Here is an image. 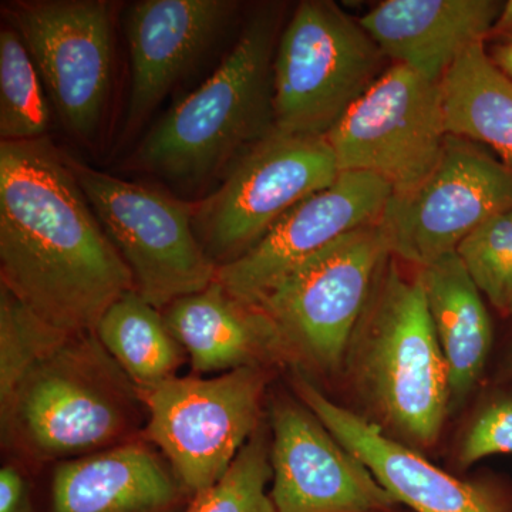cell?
Here are the masks:
<instances>
[{
  "mask_svg": "<svg viewBox=\"0 0 512 512\" xmlns=\"http://www.w3.org/2000/svg\"><path fill=\"white\" fill-rule=\"evenodd\" d=\"M0 285L55 328L94 332L133 274L47 137L0 143Z\"/></svg>",
  "mask_w": 512,
  "mask_h": 512,
  "instance_id": "6da1fadb",
  "label": "cell"
},
{
  "mask_svg": "<svg viewBox=\"0 0 512 512\" xmlns=\"http://www.w3.org/2000/svg\"><path fill=\"white\" fill-rule=\"evenodd\" d=\"M389 255L350 339L343 369L365 419L392 439L427 450L450 414L446 360L419 271Z\"/></svg>",
  "mask_w": 512,
  "mask_h": 512,
  "instance_id": "7a4b0ae2",
  "label": "cell"
},
{
  "mask_svg": "<svg viewBox=\"0 0 512 512\" xmlns=\"http://www.w3.org/2000/svg\"><path fill=\"white\" fill-rule=\"evenodd\" d=\"M140 392L96 333H77L47 353L0 407L6 450L32 467L63 463L141 439Z\"/></svg>",
  "mask_w": 512,
  "mask_h": 512,
  "instance_id": "3957f363",
  "label": "cell"
},
{
  "mask_svg": "<svg viewBox=\"0 0 512 512\" xmlns=\"http://www.w3.org/2000/svg\"><path fill=\"white\" fill-rule=\"evenodd\" d=\"M279 26V6L259 9L210 79L138 144L133 167L174 183L200 184L272 133Z\"/></svg>",
  "mask_w": 512,
  "mask_h": 512,
  "instance_id": "277c9868",
  "label": "cell"
},
{
  "mask_svg": "<svg viewBox=\"0 0 512 512\" xmlns=\"http://www.w3.org/2000/svg\"><path fill=\"white\" fill-rule=\"evenodd\" d=\"M384 60L359 19L335 2L299 3L276 46V130L326 138L382 76Z\"/></svg>",
  "mask_w": 512,
  "mask_h": 512,
  "instance_id": "5b68a950",
  "label": "cell"
},
{
  "mask_svg": "<svg viewBox=\"0 0 512 512\" xmlns=\"http://www.w3.org/2000/svg\"><path fill=\"white\" fill-rule=\"evenodd\" d=\"M390 255L379 224L353 229L296 266L258 303L292 370L342 372L350 339Z\"/></svg>",
  "mask_w": 512,
  "mask_h": 512,
  "instance_id": "8992f818",
  "label": "cell"
},
{
  "mask_svg": "<svg viewBox=\"0 0 512 512\" xmlns=\"http://www.w3.org/2000/svg\"><path fill=\"white\" fill-rule=\"evenodd\" d=\"M272 376V367H242L138 390L148 416L141 439L163 454L191 498L224 477L261 426Z\"/></svg>",
  "mask_w": 512,
  "mask_h": 512,
  "instance_id": "52a82bcc",
  "label": "cell"
},
{
  "mask_svg": "<svg viewBox=\"0 0 512 512\" xmlns=\"http://www.w3.org/2000/svg\"><path fill=\"white\" fill-rule=\"evenodd\" d=\"M66 158L144 301L164 311L215 282L218 265L192 224L195 202L103 173L67 153Z\"/></svg>",
  "mask_w": 512,
  "mask_h": 512,
  "instance_id": "ba28073f",
  "label": "cell"
},
{
  "mask_svg": "<svg viewBox=\"0 0 512 512\" xmlns=\"http://www.w3.org/2000/svg\"><path fill=\"white\" fill-rule=\"evenodd\" d=\"M339 174L326 138L293 136L275 128L235 161L218 190L195 202V234L215 264H231L282 215L330 187Z\"/></svg>",
  "mask_w": 512,
  "mask_h": 512,
  "instance_id": "9c48e42d",
  "label": "cell"
},
{
  "mask_svg": "<svg viewBox=\"0 0 512 512\" xmlns=\"http://www.w3.org/2000/svg\"><path fill=\"white\" fill-rule=\"evenodd\" d=\"M512 208V167L480 144L447 136L439 163L413 190L392 194L379 224L390 255L434 264Z\"/></svg>",
  "mask_w": 512,
  "mask_h": 512,
  "instance_id": "30bf717a",
  "label": "cell"
},
{
  "mask_svg": "<svg viewBox=\"0 0 512 512\" xmlns=\"http://www.w3.org/2000/svg\"><path fill=\"white\" fill-rule=\"evenodd\" d=\"M114 6L106 0H19L3 13L28 49L67 133H99L113 83Z\"/></svg>",
  "mask_w": 512,
  "mask_h": 512,
  "instance_id": "8fae6325",
  "label": "cell"
},
{
  "mask_svg": "<svg viewBox=\"0 0 512 512\" xmlns=\"http://www.w3.org/2000/svg\"><path fill=\"white\" fill-rule=\"evenodd\" d=\"M447 136L440 83L390 64L326 141L340 173L377 175L403 194L434 170Z\"/></svg>",
  "mask_w": 512,
  "mask_h": 512,
  "instance_id": "7c38bea8",
  "label": "cell"
},
{
  "mask_svg": "<svg viewBox=\"0 0 512 512\" xmlns=\"http://www.w3.org/2000/svg\"><path fill=\"white\" fill-rule=\"evenodd\" d=\"M276 512H393L400 505L296 397L269 407Z\"/></svg>",
  "mask_w": 512,
  "mask_h": 512,
  "instance_id": "4fadbf2b",
  "label": "cell"
},
{
  "mask_svg": "<svg viewBox=\"0 0 512 512\" xmlns=\"http://www.w3.org/2000/svg\"><path fill=\"white\" fill-rule=\"evenodd\" d=\"M393 190L377 175L345 171L279 218L265 237L231 264L218 266L228 293L258 305L289 272L336 239L382 217Z\"/></svg>",
  "mask_w": 512,
  "mask_h": 512,
  "instance_id": "5bb4252c",
  "label": "cell"
},
{
  "mask_svg": "<svg viewBox=\"0 0 512 512\" xmlns=\"http://www.w3.org/2000/svg\"><path fill=\"white\" fill-rule=\"evenodd\" d=\"M292 372L296 397L369 468L397 504L413 512H512L510 485L451 476L362 414L332 402L305 373Z\"/></svg>",
  "mask_w": 512,
  "mask_h": 512,
  "instance_id": "9a60e30c",
  "label": "cell"
},
{
  "mask_svg": "<svg viewBox=\"0 0 512 512\" xmlns=\"http://www.w3.org/2000/svg\"><path fill=\"white\" fill-rule=\"evenodd\" d=\"M238 8L232 0H141L128 8L127 136L146 123L174 84L211 49Z\"/></svg>",
  "mask_w": 512,
  "mask_h": 512,
  "instance_id": "2e32d148",
  "label": "cell"
},
{
  "mask_svg": "<svg viewBox=\"0 0 512 512\" xmlns=\"http://www.w3.org/2000/svg\"><path fill=\"white\" fill-rule=\"evenodd\" d=\"M191 500L163 454L138 439L56 464L40 512H183Z\"/></svg>",
  "mask_w": 512,
  "mask_h": 512,
  "instance_id": "e0dca14e",
  "label": "cell"
},
{
  "mask_svg": "<svg viewBox=\"0 0 512 512\" xmlns=\"http://www.w3.org/2000/svg\"><path fill=\"white\" fill-rule=\"evenodd\" d=\"M503 6L495 0H386L359 22L387 60L440 83L470 47L488 40Z\"/></svg>",
  "mask_w": 512,
  "mask_h": 512,
  "instance_id": "ac0fdd59",
  "label": "cell"
},
{
  "mask_svg": "<svg viewBox=\"0 0 512 512\" xmlns=\"http://www.w3.org/2000/svg\"><path fill=\"white\" fill-rule=\"evenodd\" d=\"M163 315L187 352L192 375L289 366L278 330L264 309L235 298L217 281L177 299Z\"/></svg>",
  "mask_w": 512,
  "mask_h": 512,
  "instance_id": "d6986e66",
  "label": "cell"
},
{
  "mask_svg": "<svg viewBox=\"0 0 512 512\" xmlns=\"http://www.w3.org/2000/svg\"><path fill=\"white\" fill-rule=\"evenodd\" d=\"M417 271L446 360L450 412H454L484 375L493 350V323L483 293L457 252Z\"/></svg>",
  "mask_w": 512,
  "mask_h": 512,
  "instance_id": "ffe728a7",
  "label": "cell"
},
{
  "mask_svg": "<svg viewBox=\"0 0 512 512\" xmlns=\"http://www.w3.org/2000/svg\"><path fill=\"white\" fill-rule=\"evenodd\" d=\"M448 136L493 150L512 167V79L485 52L470 47L440 82Z\"/></svg>",
  "mask_w": 512,
  "mask_h": 512,
  "instance_id": "44dd1931",
  "label": "cell"
},
{
  "mask_svg": "<svg viewBox=\"0 0 512 512\" xmlns=\"http://www.w3.org/2000/svg\"><path fill=\"white\" fill-rule=\"evenodd\" d=\"M94 333L138 390L173 379L188 357L165 323L163 311L136 291L113 303Z\"/></svg>",
  "mask_w": 512,
  "mask_h": 512,
  "instance_id": "7402d4cb",
  "label": "cell"
},
{
  "mask_svg": "<svg viewBox=\"0 0 512 512\" xmlns=\"http://www.w3.org/2000/svg\"><path fill=\"white\" fill-rule=\"evenodd\" d=\"M50 113L43 82L22 37L12 26L0 30V138L46 137Z\"/></svg>",
  "mask_w": 512,
  "mask_h": 512,
  "instance_id": "603a6c76",
  "label": "cell"
},
{
  "mask_svg": "<svg viewBox=\"0 0 512 512\" xmlns=\"http://www.w3.org/2000/svg\"><path fill=\"white\" fill-rule=\"evenodd\" d=\"M271 427L262 421L227 473L183 512H276L268 493L272 480Z\"/></svg>",
  "mask_w": 512,
  "mask_h": 512,
  "instance_id": "cb8c5ba5",
  "label": "cell"
},
{
  "mask_svg": "<svg viewBox=\"0 0 512 512\" xmlns=\"http://www.w3.org/2000/svg\"><path fill=\"white\" fill-rule=\"evenodd\" d=\"M69 336L0 285V407L9 402L26 373Z\"/></svg>",
  "mask_w": 512,
  "mask_h": 512,
  "instance_id": "d4e9b609",
  "label": "cell"
},
{
  "mask_svg": "<svg viewBox=\"0 0 512 512\" xmlns=\"http://www.w3.org/2000/svg\"><path fill=\"white\" fill-rule=\"evenodd\" d=\"M457 254L484 298L512 316V208L476 229Z\"/></svg>",
  "mask_w": 512,
  "mask_h": 512,
  "instance_id": "484cf974",
  "label": "cell"
},
{
  "mask_svg": "<svg viewBox=\"0 0 512 512\" xmlns=\"http://www.w3.org/2000/svg\"><path fill=\"white\" fill-rule=\"evenodd\" d=\"M495 454H512L511 393L498 394L477 410L461 437L458 467H471Z\"/></svg>",
  "mask_w": 512,
  "mask_h": 512,
  "instance_id": "4316f807",
  "label": "cell"
},
{
  "mask_svg": "<svg viewBox=\"0 0 512 512\" xmlns=\"http://www.w3.org/2000/svg\"><path fill=\"white\" fill-rule=\"evenodd\" d=\"M0 512H40L28 474L15 464L0 470Z\"/></svg>",
  "mask_w": 512,
  "mask_h": 512,
  "instance_id": "83f0119b",
  "label": "cell"
},
{
  "mask_svg": "<svg viewBox=\"0 0 512 512\" xmlns=\"http://www.w3.org/2000/svg\"><path fill=\"white\" fill-rule=\"evenodd\" d=\"M488 39H497L498 42L512 40V0L504 3L503 10H501Z\"/></svg>",
  "mask_w": 512,
  "mask_h": 512,
  "instance_id": "f1b7e54d",
  "label": "cell"
},
{
  "mask_svg": "<svg viewBox=\"0 0 512 512\" xmlns=\"http://www.w3.org/2000/svg\"><path fill=\"white\" fill-rule=\"evenodd\" d=\"M490 56L494 63L512 79V40L498 42Z\"/></svg>",
  "mask_w": 512,
  "mask_h": 512,
  "instance_id": "f546056e",
  "label": "cell"
},
{
  "mask_svg": "<svg viewBox=\"0 0 512 512\" xmlns=\"http://www.w3.org/2000/svg\"><path fill=\"white\" fill-rule=\"evenodd\" d=\"M512 379V338L510 345L505 350L503 362H501L500 370H498V380L500 382H507Z\"/></svg>",
  "mask_w": 512,
  "mask_h": 512,
  "instance_id": "4dcf8cb0",
  "label": "cell"
},
{
  "mask_svg": "<svg viewBox=\"0 0 512 512\" xmlns=\"http://www.w3.org/2000/svg\"><path fill=\"white\" fill-rule=\"evenodd\" d=\"M393 512H400V508H399V510H396V511H393Z\"/></svg>",
  "mask_w": 512,
  "mask_h": 512,
  "instance_id": "1f68e13d",
  "label": "cell"
}]
</instances>
